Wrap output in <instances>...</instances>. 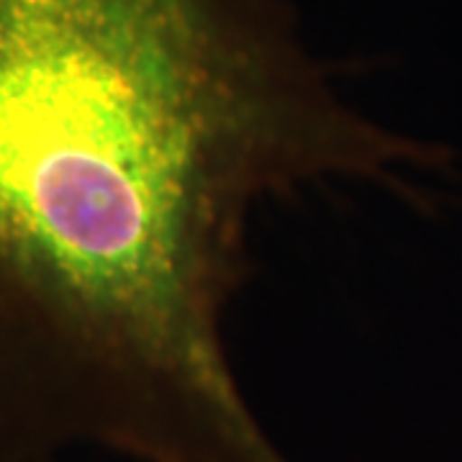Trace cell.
<instances>
[{
	"label": "cell",
	"mask_w": 462,
	"mask_h": 462,
	"mask_svg": "<svg viewBox=\"0 0 462 462\" xmlns=\"http://www.w3.org/2000/svg\"><path fill=\"white\" fill-rule=\"evenodd\" d=\"M442 154L352 108L275 0H0V462H285L226 342L254 218Z\"/></svg>",
	"instance_id": "6da1fadb"
}]
</instances>
